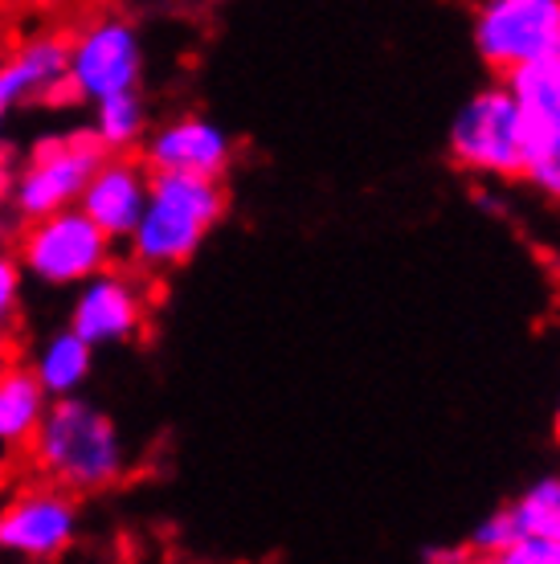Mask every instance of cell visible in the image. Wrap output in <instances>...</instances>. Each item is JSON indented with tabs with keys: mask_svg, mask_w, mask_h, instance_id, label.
Returning <instances> with one entry per match:
<instances>
[{
	"mask_svg": "<svg viewBox=\"0 0 560 564\" xmlns=\"http://www.w3.org/2000/svg\"><path fill=\"white\" fill-rule=\"evenodd\" d=\"M225 188L217 176L148 172V200L131 229V262L143 274L184 267L225 217Z\"/></svg>",
	"mask_w": 560,
	"mask_h": 564,
	"instance_id": "1",
	"label": "cell"
},
{
	"mask_svg": "<svg viewBox=\"0 0 560 564\" xmlns=\"http://www.w3.org/2000/svg\"><path fill=\"white\" fill-rule=\"evenodd\" d=\"M25 463L71 495H95L119 482L123 446L107 413L90 410L83 401H57L54 410H45Z\"/></svg>",
	"mask_w": 560,
	"mask_h": 564,
	"instance_id": "2",
	"label": "cell"
},
{
	"mask_svg": "<svg viewBox=\"0 0 560 564\" xmlns=\"http://www.w3.org/2000/svg\"><path fill=\"white\" fill-rule=\"evenodd\" d=\"M536 128L507 83L478 90L450 123V160L475 176L516 181L528 169Z\"/></svg>",
	"mask_w": 560,
	"mask_h": 564,
	"instance_id": "3",
	"label": "cell"
},
{
	"mask_svg": "<svg viewBox=\"0 0 560 564\" xmlns=\"http://www.w3.org/2000/svg\"><path fill=\"white\" fill-rule=\"evenodd\" d=\"M17 262L50 286L86 282L90 274L111 267V238L83 209H54L45 217H29L17 234Z\"/></svg>",
	"mask_w": 560,
	"mask_h": 564,
	"instance_id": "4",
	"label": "cell"
},
{
	"mask_svg": "<svg viewBox=\"0 0 560 564\" xmlns=\"http://www.w3.org/2000/svg\"><path fill=\"white\" fill-rule=\"evenodd\" d=\"M111 155V148L98 140L95 131H71V135H50L33 148L25 172L17 176L13 200L17 217H45L54 209H66L71 200L83 197L90 172Z\"/></svg>",
	"mask_w": 560,
	"mask_h": 564,
	"instance_id": "5",
	"label": "cell"
},
{
	"mask_svg": "<svg viewBox=\"0 0 560 564\" xmlns=\"http://www.w3.org/2000/svg\"><path fill=\"white\" fill-rule=\"evenodd\" d=\"M475 45L495 74H511L560 50V0H483Z\"/></svg>",
	"mask_w": 560,
	"mask_h": 564,
	"instance_id": "6",
	"label": "cell"
},
{
	"mask_svg": "<svg viewBox=\"0 0 560 564\" xmlns=\"http://www.w3.org/2000/svg\"><path fill=\"white\" fill-rule=\"evenodd\" d=\"M78 532V495L50 479H29L21 491L0 503V549L29 556V561H54L74 544Z\"/></svg>",
	"mask_w": 560,
	"mask_h": 564,
	"instance_id": "7",
	"label": "cell"
},
{
	"mask_svg": "<svg viewBox=\"0 0 560 564\" xmlns=\"http://www.w3.org/2000/svg\"><path fill=\"white\" fill-rule=\"evenodd\" d=\"M152 274L131 279L123 270H98L90 274V286H86L78 303H74V319L71 332L95 348V344H119V339H131L148 319V291L143 282Z\"/></svg>",
	"mask_w": 560,
	"mask_h": 564,
	"instance_id": "8",
	"label": "cell"
},
{
	"mask_svg": "<svg viewBox=\"0 0 560 564\" xmlns=\"http://www.w3.org/2000/svg\"><path fill=\"white\" fill-rule=\"evenodd\" d=\"M71 78L83 99H103L140 83V42L123 21H103L71 50Z\"/></svg>",
	"mask_w": 560,
	"mask_h": 564,
	"instance_id": "9",
	"label": "cell"
},
{
	"mask_svg": "<svg viewBox=\"0 0 560 564\" xmlns=\"http://www.w3.org/2000/svg\"><path fill=\"white\" fill-rule=\"evenodd\" d=\"M83 213L107 238H131L148 200V164L131 152H111L83 188Z\"/></svg>",
	"mask_w": 560,
	"mask_h": 564,
	"instance_id": "10",
	"label": "cell"
},
{
	"mask_svg": "<svg viewBox=\"0 0 560 564\" xmlns=\"http://www.w3.org/2000/svg\"><path fill=\"white\" fill-rule=\"evenodd\" d=\"M140 160L148 164V172H193V176L222 181L234 160V143L222 128H213L205 119H181V123L155 131Z\"/></svg>",
	"mask_w": 560,
	"mask_h": 564,
	"instance_id": "11",
	"label": "cell"
},
{
	"mask_svg": "<svg viewBox=\"0 0 560 564\" xmlns=\"http://www.w3.org/2000/svg\"><path fill=\"white\" fill-rule=\"evenodd\" d=\"M45 417V384L13 352L0 356V446L25 458Z\"/></svg>",
	"mask_w": 560,
	"mask_h": 564,
	"instance_id": "12",
	"label": "cell"
},
{
	"mask_svg": "<svg viewBox=\"0 0 560 564\" xmlns=\"http://www.w3.org/2000/svg\"><path fill=\"white\" fill-rule=\"evenodd\" d=\"M507 90L519 99L524 115L532 119L536 131L557 128L560 123V50L548 57H536L528 66L504 74Z\"/></svg>",
	"mask_w": 560,
	"mask_h": 564,
	"instance_id": "13",
	"label": "cell"
},
{
	"mask_svg": "<svg viewBox=\"0 0 560 564\" xmlns=\"http://www.w3.org/2000/svg\"><path fill=\"white\" fill-rule=\"evenodd\" d=\"M90 372V344H86L78 332H62V336L50 339L42 365H37V377H42L45 393H71L74 384L86 381Z\"/></svg>",
	"mask_w": 560,
	"mask_h": 564,
	"instance_id": "14",
	"label": "cell"
},
{
	"mask_svg": "<svg viewBox=\"0 0 560 564\" xmlns=\"http://www.w3.org/2000/svg\"><path fill=\"white\" fill-rule=\"evenodd\" d=\"M519 536H552L560 540V479H540L511 503Z\"/></svg>",
	"mask_w": 560,
	"mask_h": 564,
	"instance_id": "15",
	"label": "cell"
},
{
	"mask_svg": "<svg viewBox=\"0 0 560 564\" xmlns=\"http://www.w3.org/2000/svg\"><path fill=\"white\" fill-rule=\"evenodd\" d=\"M143 131V102L136 90H119V95H103L98 99V128L95 135L111 152H127L131 143L140 140Z\"/></svg>",
	"mask_w": 560,
	"mask_h": 564,
	"instance_id": "16",
	"label": "cell"
},
{
	"mask_svg": "<svg viewBox=\"0 0 560 564\" xmlns=\"http://www.w3.org/2000/svg\"><path fill=\"white\" fill-rule=\"evenodd\" d=\"M524 176H528L548 200H560V123L557 128L536 131V143H532V155H528Z\"/></svg>",
	"mask_w": 560,
	"mask_h": 564,
	"instance_id": "17",
	"label": "cell"
},
{
	"mask_svg": "<svg viewBox=\"0 0 560 564\" xmlns=\"http://www.w3.org/2000/svg\"><path fill=\"white\" fill-rule=\"evenodd\" d=\"M499 564H560V540L552 536H519L499 556Z\"/></svg>",
	"mask_w": 560,
	"mask_h": 564,
	"instance_id": "18",
	"label": "cell"
},
{
	"mask_svg": "<svg viewBox=\"0 0 560 564\" xmlns=\"http://www.w3.org/2000/svg\"><path fill=\"white\" fill-rule=\"evenodd\" d=\"M17 291H21V262H17V254L0 250V336L9 332L17 315Z\"/></svg>",
	"mask_w": 560,
	"mask_h": 564,
	"instance_id": "19",
	"label": "cell"
},
{
	"mask_svg": "<svg viewBox=\"0 0 560 564\" xmlns=\"http://www.w3.org/2000/svg\"><path fill=\"white\" fill-rule=\"evenodd\" d=\"M552 434H557V442H560V405H557V422H552Z\"/></svg>",
	"mask_w": 560,
	"mask_h": 564,
	"instance_id": "20",
	"label": "cell"
},
{
	"mask_svg": "<svg viewBox=\"0 0 560 564\" xmlns=\"http://www.w3.org/2000/svg\"><path fill=\"white\" fill-rule=\"evenodd\" d=\"M4 188H9V184H0V197H4Z\"/></svg>",
	"mask_w": 560,
	"mask_h": 564,
	"instance_id": "21",
	"label": "cell"
},
{
	"mask_svg": "<svg viewBox=\"0 0 560 564\" xmlns=\"http://www.w3.org/2000/svg\"><path fill=\"white\" fill-rule=\"evenodd\" d=\"M4 111H9V107H4V102H0V115H4Z\"/></svg>",
	"mask_w": 560,
	"mask_h": 564,
	"instance_id": "22",
	"label": "cell"
},
{
	"mask_svg": "<svg viewBox=\"0 0 560 564\" xmlns=\"http://www.w3.org/2000/svg\"><path fill=\"white\" fill-rule=\"evenodd\" d=\"M0 9H4V0H0Z\"/></svg>",
	"mask_w": 560,
	"mask_h": 564,
	"instance_id": "23",
	"label": "cell"
}]
</instances>
